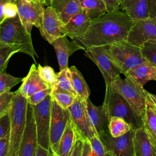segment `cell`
<instances>
[{
	"label": "cell",
	"instance_id": "cell-41",
	"mask_svg": "<svg viewBox=\"0 0 156 156\" xmlns=\"http://www.w3.org/2000/svg\"><path fill=\"white\" fill-rule=\"evenodd\" d=\"M10 149V133L0 138V156H7Z\"/></svg>",
	"mask_w": 156,
	"mask_h": 156
},
{
	"label": "cell",
	"instance_id": "cell-28",
	"mask_svg": "<svg viewBox=\"0 0 156 156\" xmlns=\"http://www.w3.org/2000/svg\"><path fill=\"white\" fill-rule=\"evenodd\" d=\"M23 51V47L19 44H0V74L5 73L10 58L15 54Z\"/></svg>",
	"mask_w": 156,
	"mask_h": 156
},
{
	"label": "cell",
	"instance_id": "cell-13",
	"mask_svg": "<svg viewBox=\"0 0 156 156\" xmlns=\"http://www.w3.org/2000/svg\"><path fill=\"white\" fill-rule=\"evenodd\" d=\"M156 40V23L151 18L133 21L126 41L141 47L148 41Z\"/></svg>",
	"mask_w": 156,
	"mask_h": 156
},
{
	"label": "cell",
	"instance_id": "cell-48",
	"mask_svg": "<svg viewBox=\"0 0 156 156\" xmlns=\"http://www.w3.org/2000/svg\"><path fill=\"white\" fill-rule=\"evenodd\" d=\"M42 1H44L45 2H46V4H47L46 2H47V1H49V0H42Z\"/></svg>",
	"mask_w": 156,
	"mask_h": 156
},
{
	"label": "cell",
	"instance_id": "cell-43",
	"mask_svg": "<svg viewBox=\"0 0 156 156\" xmlns=\"http://www.w3.org/2000/svg\"><path fill=\"white\" fill-rule=\"evenodd\" d=\"M149 17L156 23V0H147Z\"/></svg>",
	"mask_w": 156,
	"mask_h": 156
},
{
	"label": "cell",
	"instance_id": "cell-37",
	"mask_svg": "<svg viewBox=\"0 0 156 156\" xmlns=\"http://www.w3.org/2000/svg\"><path fill=\"white\" fill-rule=\"evenodd\" d=\"M89 140L92 147L93 156H106L105 146L99 135H94Z\"/></svg>",
	"mask_w": 156,
	"mask_h": 156
},
{
	"label": "cell",
	"instance_id": "cell-15",
	"mask_svg": "<svg viewBox=\"0 0 156 156\" xmlns=\"http://www.w3.org/2000/svg\"><path fill=\"white\" fill-rule=\"evenodd\" d=\"M63 23L55 11L51 7L44 9L43 24L40 30L41 36L49 43L51 44L55 39L62 36V28Z\"/></svg>",
	"mask_w": 156,
	"mask_h": 156
},
{
	"label": "cell",
	"instance_id": "cell-18",
	"mask_svg": "<svg viewBox=\"0 0 156 156\" xmlns=\"http://www.w3.org/2000/svg\"><path fill=\"white\" fill-rule=\"evenodd\" d=\"M51 87L40 77L37 68L35 64L31 65L27 75L24 77L22 84L18 90L26 98L40 90Z\"/></svg>",
	"mask_w": 156,
	"mask_h": 156
},
{
	"label": "cell",
	"instance_id": "cell-14",
	"mask_svg": "<svg viewBox=\"0 0 156 156\" xmlns=\"http://www.w3.org/2000/svg\"><path fill=\"white\" fill-rule=\"evenodd\" d=\"M37 132L32 105L28 103L26 121L18 156H35L37 146Z\"/></svg>",
	"mask_w": 156,
	"mask_h": 156
},
{
	"label": "cell",
	"instance_id": "cell-40",
	"mask_svg": "<svg viewBox=\"0 0 156 156\" xmlns=\"http://www.w3.org/2000/svg\"><path fill=\"white\" fill-rule=\"evenodd\" d=\"M18 14L16 3L12 1H8L5 5V15L6 19L16 16Z\"/></svg>",
	"mask_w": 156,
	"mask_h": 156
},
{
	"label": "cell",
	"instance_id": "cell-2",
	"mask_svg": "<svg viewBox=\"0 0 156 156\" xmlns=\"http://www.w3.org/2000/svg\"><path fill=\"white\" fill-rule=\"evenodd\" d=\"M0 44H19L23 47V53L29 55L36 62L38 57L33 46L31 35L27 32L18 14L7 18L0 25Z\"/></svg>",
	"mask_w": 156,
	"mask_h": 156
},
{
	"label": "cell",
	"instance_id": "cell-17",
	"mask_svg": "<svg viewBox=\"0 0 156 156\" xmlns=\"http://www.w3.org/2000/svg\"><path fill=\"white\" fill-rule=\"evenodd\" d=\"M54 48L57 57L60 71L68 68V58L76 51L83 48L73 40L70 41L65 35H62L55 39L51 44Z\"/></svg>",
	"mask_w": 156,
	"mask_h": 156
},
{
	"label": "cell",
	"instance_id": "cell-8",
	"mask_svg": "<svg viewBox=\"0 0 156 156\" xmlns=\"http://www.w3.org/2000/svg\"><path fill=\"white\" fill-rule=\"evenodd\" d=\"M51 104L52 95L51 93L39 104L32 105L37 132L38 144L48 149L50 151L49 130L51 117Z\"/></svg>",
	"mask_w": 156,
	"mask_h": 156
},
{
	"label": "cell",
	"instance_id": "cell-30",
	"mask_svg": "<svg viewBox=\"0 0 156 156\" xmlns=\"http://www.w3.org/2000/svg\"><path fill=\"white\" fill-rule=\"evenodd\" d=\"M51 95L52 98L64 108H68L71 106L77 98L72 93L58 88L55 86L52 88Z\"/></svg>",
	"mask_w": 156,
	"mask_h": 156
},
{
	"label": "cell",
	"instance_id": "cell-42",
	"mask_svg": "<svg viewBox=\"0 0 156 156\" xmlns=\"http://www.w3.org/2000/svg\"><path fill=\"white\" fill-rule=\"evenodd\" d=\"M105 5L107 12H112L119 10L120 0H102Z\"/></svg>",
	"mask_w": 156,
	"mask_h": 156
},
{
	"label": "cell",
	"instance_id": "cell-29",
	"mask_svg": "<svg viewBox=\"0 0 156 156\" xmlns=\"http://www.w3.org/2000/svg\"><path fill=\"white\" fill-rule=\"evenodd\" d=\"M131 129L130 124L121 118L112 116L109 120L108 130L113 137H119L129 132Z\"/></svg>",
	"mask_w": 156,
	"mask_h": 156
},
{
	"label": "cell",
	"instance_id": "cell-23",
	"mask_svg": "<svg viewBox=\"0 0 156 156\" xmlns=\"http://www.w3.org/2000/svg\"><path fill=\"white\" fill-rule=\"evenodd\" d=\"M144 127L152 143L156 149V102L147 94L146 108L143 117Z\"/></svg>",
	"mask_w": 156,
	"mask_h": 156
},
{
	"label": "cell",
	"instance_id": "cell-35",
	"mask_svg": "<svg viewBox=\"0 0 156 156\" xmlns=\"http://www.w3.org/2000/svg\"><path fill=\"white\" fill-rule=\"evenodd\" d=\"M14 94L10 91L0 94V118L9 113Z\"/></svg>",
	"mask_w": 156,
	"mask_h": 156
},
{
	"label": "cell",
	"instance_id": "cell-33",
	"mask_svg": "<svg viewBox=\"0 0 156 156\" xmlns=\"http://www.w3.org/2000/svg\"><path fill=\"white\" fill-rule=\"evenodd\" d=\"M141 49L146 60L156 66V40L144 43L141 47Z\"/></svg>",
	"mask_w": 156,
	"mask_h": 156
},
{
	"label": "cell",
	"instance_id": "cell-5",
	"mask_svg": "<svg viewBox=\"0 0 156 156\" xmlns=\"http://www.w3.org/2000/svg\"><path fill=\"white\" fill-rule=\"evenodd\" d=\"M111 87L112 91L119 93L126 100L138 116L143 118L148 93L143 87L127 77L122 79L119 76L112 82Z\"/></svg>",
	"mask_w": 156,
	"mask_h": 156
},
{
	"label": "cell",
	"instance_id": "cell-34",
	"mask_svg": "<svg viewBox=\"0 0 156 156\" xmlns=\"http://www.w3.org/2000/svg\"><path fill=\"white\" fill-rule=\"evenodd\" d=\"M37 70L40 77L43 80L52 87L55 85L57 78V73H55L51 66H41L40 64H38Z\"/></svg>",
	"mask_w": 156,
	"mask_h": 156
},
{
	"label": "cell",
	"instance_id": "cell-27",
	"mask_svg": "<svg viewBox=\"0 0 156 156\" xmlns=\"http://www.w3.org/2000/svg\"><path fill=\"white\" fill-rule=\"evenodd\" d=\"M90 15L91 20L107 12L105 4L102 0H77Z\"/></svg>",
	"mask_w": 156,
	"mask_h": 156
},
{
	"label": "cell",
	"instance_id": "cell-16",
	"mask_svg": "<svg viewBox=\"0 0 156 156\" xmlns=\"http://www.w3.org/2000/svg\"><path fill=\"white\" fill-rule=\"evenodd\" d=\"M91 21V18L88 13L83 10L73 16L68 22L63 25L62 33L71 39L80 37L87 31Z\"/></svg>",
	"mask_w": 156,
	"mask_h": 156
},
{
	"label": "cell",
	"instance_id": "cell-12",
	"mask_svg": "<svg viewBox=\"0 0 156 156\" xmlns=\"http://www.w3.org/2000/svg\"><path fill=\"white\" fill-rule=\"evenodd\" d=\"M68 108L74 126L82 135L88 139L94 135H98L90 120L86 100L76 98L74 103Z\"/></svg>",
	"mask_w": 156,
	"mask_h": 156
},
{
	"label": "cell",
	"instance_id": "cell-45",
	"mask_svg": "<svg viewBox=\"0 0 156 156\" xmlns=\"http://www.w3.org/2000/svg\"><path fill=\"white\" fill-rule=\"evenodd\" d=\"M54 154L48 149L41 145L37 144L35 152V156H52Z\"/></svg>",
	"mask_w": 156,
	"mask_h": 156
},
{
	"label": "cell",
	"instance_id": "cell-22",
	"mask_svg": "<svg viewBox=\"0 0 156 156\" xmlns=\"http://www.w3.org/2000/svg\"><path fill=\"white\" fill-rule=\"evenodd\" d=\"M124 75L143 87L149 80H156V66L146 61L130 69Z\"/></svg>",
	"mask_w": 156,
	"mask_h": 156
},
{
	"label": "cell",
	"instance_id": "cell-4",
	"mask_svg": "<svg viewBox=\"0 0 156 156\" xmlns=\"http://www.w3.org/2000/svg\"><path fill=\"white\" fill-rule=\"evenodd\" d=\"M102 105L109 119L112 116L121 118L128 122L133 130L143 126V118L136 115L129 104L121 94L112 89L105 90Z\"/></svg>",
	"mask_w": 156,
	"mask_h": 156
},
{
	"label": "cell",
	"instance_id": "cell-46",
	"mask_svg": "<svg viewBox=\"0 0 156 156\" xmlns=\"http://www.w3.org/2000/svg\"><path fill=\"white\" fill-rule=\"evenodd\" d=\"M9 1L12 0H0V25L5 20H6L5 15V4Z\"/></svg>",
	"mask_w": 156,
	"mask_h": 156
},
{
	"label": "cell",
	"instance_id": "cell-19",
	"mask_svg": "<svg viewBox=\"0 0 156 156\" xmlns=\"http://www.w3.org/2000/svg\"><path fill=\"white\" fill-rule=\"evenodd\" d=\"M49 5L64 24L83 9L77 0H49Z\"/></svg>",
	"mask_w": 156,
	"mask_h": 156
},
{
	"label": "cell",
	"instance_id": "cell-38",
	"mask_svg": "<svg viewBox=\"0 0 156 156\" xmlns=\"http://www.w3.org/2000/svg\"><path fill=\"white\" fill-rule=\"evenodd\" d=\"M52 88L53 87L45 88L34 93L27 98L28 103L31 105H36L39 104L42 101H43L48 94L52 93Z\"/></svg>",
	"mask_w": 156,
	"mask_h": 156
},
{
	"label": "cell",
	"instance_id": "cell-7",
	"mask_svg": "<svg viewBox=\"0 0 156 156\" xmlns=\"http://www.w3.org/2000/svg\"><path fill=\"white\" fill-rule=\"evenodd\" d=\"M84 54L91 60L100 70L105 83V90H111L112 82L121 73L110 55L108 46L90 48L85 50Z\"/></svg>",
	"mask_w": 156,
	"mask_h": 156
},
{
	"label": "cell",
	"instance_id": "cell-11",
	"mask_svg": "<svg viewBox=\"0 0 156 156\" xmlns=\"http://www.w3.org/2000/svg\"><path fill=\"white\" fill-rule=\"evenodd\" d=\"M134 132L135 130L131 129L119 137H113L109 131L99 135L105 146L106 156H134Z\"/></svg>",
	"mask_w": 156,
	"mask_h": 156
},
{
	"label": "cell",
	"instance_id": "cell-3",
	"mask_svg": "<svg viewBox=\"0 0 156 156\" xmlns=\"http://www.w3.org/2000/svg\"><path fill=\"white\" fill-rule=\"evenodd\" d=\"M28 102L18 90L15 91L9 112L10 121V149L7 156H18L26 121Z\"/></svg>",
	"mask_w": 156,
	"mask_h": 156
},
{
	"label": "cell",
	"instance_id": "cell-32",
	"mask_svg": "<svg viewBox=\"0 0 156 156\" xmlns=\"http://www.w3.org/2000/svg\"><path fill=\"white\" fill-rule=\"evenodd\" d=\"M24 77H16L5 73L0 74V94L9 91L14 86L23 82Z\"/></svg>",
	"mask_w": 156,
	"mask_h": 156
},
{
	"label": "cell",
	"instance_id": "cell-25",
	"mask_svg": "<svg viewBox=\"0 0 156 156\" xmlns=\"http://www.w3.org/2000/svg\"><path fill=\"white\" fill-rule=\"evenodd\" d=\"M69 68L71 85L77 94V98L87 100L89 98L90 90L82 74L75 66H72Z\"/></svg>",
	"mask_w": 156,
	"mask_h": 156
},
{
	"label": "cell",
	"instance_id": "cell-26",
	"mask_svg": "<svg viewBox=\"0 0 156 156\" xmlns=\"http://www.w3.org/2000/svg\"><path fill=\"white\" fill-rule=\"evenodd\" d=\"M74 140V130L69 118L59 142L57 156H68Z\"/></svg>",
	"mask_w": 156,
	"mask_h": 156
},
{
	"label": "cell",
	"instance_id": "cell-47",
	"mask_svg": "<svg viewBox=\"0 0 156 156\" xmlns=\"http://www.w3.org/2000/svg\"><path fill=\"white\" fill-rule=\"evenodd\" d=\"M149 93V95L151 96V97L153 99V100L156 102V94H152L151 93Z\"/></svg>",
	"mask_w": 156,
	"mask_h": 156
},
{
	"label": "cell",
	"instance_id": "cell-21",
	"mask_svg": "<svg viewBox=\"0 0 156 156\" xmlns=\"http://www.w3.org/2000/svg\"><path fill=\"white\" fill-rule=\"evenodd\" d=\"M86 104L90 120L98 135L109 131L108 124L110 119L107 116L103 105H94L89 98L86 100Z\"/></svg>",
	"mask_w": 156,
	"mask_h": 156
},
{
	"label": "cell",
	"instance_id": "cell-10",
	"mask_svg": "<svg viewBox=\"0 0 156 156\" xmlns=\"http://www.w3.org/2000/svg\"><path fill=\"white\" fill-rule=\"evenodd\" d=\"M69 118L68 108L62 107L52 98L49 144L50 150L54 156H57L59 142Z\"/></svg>",
	"mask_w": 156,
	"mask_h": 156
},
{
	"label": "cell",
	"instance_id": "cell-31",
	"mask_svg": "<svg viewBox=\"0 0 156 156\" xmlns=\"http://www.w3.org/2000/svg\"><path fill=\"white\" fill-rule=\"evenodd\" d=\"M54 86L63 90L68 91L77 97V94L73 90L71 85L70 78V71L69 68L60 71V72L57 73V78L55 82V85Z\"/></svg>",
	"mask_w": 156,
	"mask_h": 156
},
{
	"label": "cell",
	"instance_id": "cell-49",
	"mask_svg": "<svg viewBox=\"0 0 156 156\" xmlns=\"http://www.w3.org/2000/svg\"><path fill=\"white\" fill-rule=\"evenodd\" d=\"M12 1H13V2H16L17 1H18V0H12Z\"/></svg>",
	"mask_w": 156,
	"mask_h": 156
},
{
	"label": "cell",
	"instance_id": "cell-50",
	"mask_svg": "<svg viewBox=\"0 0 156 156\" xmlns=\"http://www.w3.org/2000/svg\"><path fill=\"white\" fill-rule=\"evenodd\" d=\"M24 1H34V0H24Z\"/></svg>",
	"mask_w": 156,
	"mask_h": 156
},
{
	"label": "cell",
	"instance_id": "cell-44",
	"mask_svg": "<svg viewBox=\"0 0 156 156\" xmlns=\"http://www.w3.org/2000/svg\"><path fill=\"white\" fill-rule=\"evenodd\" d=\"M82 156H93V151L90 140L85 138L83 143Z\"/></svg>",
	"mask_w": 156,
	"mask_h": 156
},
{
	"label": "cell",
	"instance_id": "cell-39",
	"mask_svg": "<svg viewBox=\"0 0 156 156\" xmlns=\"http://www.w3.org/2000/svg\"><path fill=\"white\" fill-rule=\"evenodd\" d=\"M10 121L9 113L0 118V138L10 133Z\"/></svg>",
	"mask_w": 156,
	"mask_h": 156
},
{
	"label": "cell",
	"instance_id": "cell-36",
	"mask_svg": "<svg viewBox=\"0 0 156 156\" xmlns=\"http://www.w3.org/2000/svg\"><path fill=\"white\" fill-rule=\"evenodd\" d=\"M74 140L68 156H82L83 143L86 137H85L83 135H82L76 129L74 126Z\"/></svg>",
	"mask_w": 156,
	"mask_h": 156
},
{
	"label": "cell",
	"instance_id": "cell-24",
	"mask_svg": "<svg viewBox=\"0 0 156 156\" xmlns=\"http://www.w3.org/2000/svg\"><path fill=\"white\" fill-rule=\"evenodd\" d=\"M121 7L132 20L149 17L147 0H120Z\"/></svg>",
	"mask_w": 156,
	"mask_h": 156
},
{
	"label": "cell",
	"instance_id": "cell-6",
	"mask_svg": "<svg viewBox=\"0 0 156 156\" xmlns=\"http://www.w3.org/2000/svg\"><path fill=\"white\" fill-rule=\"evenodd\" d=\"M108 51L124 75L130 69L146 61L141 47L132 44L126 40L108 46Z\"/></svg>",
	"mask_w": 156,
	"mask_h": 156
},
{
	"label": "cell",
	"instance_id": "cell-9",
	"mask_svg": "<svg viewBox=\"0 0 156 156\" xmlns=\"http://www.w3.org/2000/svg\"><path fill=\"white\" fill-rule=\"evenodd\" d=\"M18 15L27 32L31 34L33 26L41 30L46 2L42 0L26 1L18 0L16 2Z\"/></svg>",
	"mask_w": 156,
	"mask_h": 156
},
{
	"label": "cell",
	"instance_id": "cell-1",
	"mask_svg": "<svg viewBox=\"0 0 156 156\" xmlns=\"http://www.w3.org/2000/svg\"><path fill=\"white\" fill-rule=\"evenodd\" d=\"M132 23L133 20L123 11L106 12L91 20L87 31L73 40L84 51L92 47L109 46L126 40Z\"/></svg>",
	"mask_w": 156,
	"mask_h": 156
},
{
	"label": "cell",
	"instance_id": "cell-20",
	"mask_svg": "<svg viewBox=\"0 0 156 156\" xmlns=\"http://www.w3.org/2000/svg\"><path fill=\"white\" fill-rule=\"evenodd\" d=\"M133 146L134 156H156V149L143 126L135 130Z\"/></svg>",
	"mask_w": 156,
	"mask_h": 156
}]
</instances>
